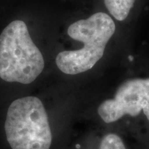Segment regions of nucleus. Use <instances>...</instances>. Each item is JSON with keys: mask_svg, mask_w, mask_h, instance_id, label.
<instances>
[{"mask_svg": "<svg viewBox=\"0 0 149 149\" xmlns=\"http://www.w3.org/2000/svg\"><path fill=\"white\" fill-rule=\"evenodd\" d=\"M115 30L113 19L103 12L73 22L67 33L72 40L82 43L83 47L60 52L55 59L57 66L64 73L72 75L91 70L102 58Z\"/></svg>", "mask_w": 149, "mask_h": 149, "instance_id": "obj_1", "label": "nucleus"}, {"mask_svg": "<svg viewBox=\"0 0 149 149\" xmlns=\"http://www.w3.org/2000/svg\"><path fill=\"white\" fill-rule=\"evenodd\" d=\"M44 64V57L25 22H10L0 35V78L29 84L42 73Z\"/></svg>", "mask_w": 149, "mask_h": 149, "instance_id": "obj_2", "label": "nucleus"}, {"mask_svg": "<svg viewBox=\"0 0 149 149\" xmlns=\"http://www.w3.org/2000/svg\"><path fill=\"white\" fill-rule=\"evenodd\" d=\"M6 139L12 149H50L52 133L44 104L29 96L11 103L5 122Z\"/></svg>", "mask_w": 149, "mask_h": 149, "instance_id": "obj_3", "label": "nucleus"}, {"mask_svg": "<svg viewBox=\"0 0 149 149\" xmlns=\"http://www.w3.org/2000/svg\"><path fill=\"white\" fill-rule=\"evenodd\" d=\"M97 111L107 124L116 122L125 115L136 117L141 111L149 121V78L126 80L118 87L114 98L102 102Z\"/></svg>", "mask_w": 149, "mask_h": 149, "instance_id": "obj_4", "label": "nucleus"}, {"mask_svg": "<svg viewBox=\"0 0 149 149\" xmlns=\"http://www.w3.org/2000/svg\"><path fill=\"white\" fill-rule=\"evenodd\" d=\"M108 11L115 19L123 22L128 17L135 0H104Z\"/></svg>", "mask_w": 149, "mask_h": 149, "instance_id": "obj_5", "label": "nucleus"}, {"mask_svg": "<svg viewBox=\"0 0 149 149\" xmlns=\"http://www.w3.org/2000/svg\"><path fill=\"white\" fill-rule=\"evenodd\" d=\"M100 149H126V147L118 135L110 133L102 139Z\"/></svg>", "mask_w": 149, "mask_h": 149, "instance_id": "obj_6", "label": "nucleus"}, {"mask_svg": "<svg viewBox=\"0 0 149 149\" xmlns=\"http://www.w3.org/2000/svg\"><path fill=\"white\" fill-rule=\"evenodd\" d=\"M76 147H77V148H80V146H79V145H77Z\"/></svg>", "mask_w": 149, "mask_h": 149, "instance_id": "obj_7", "label": "nucleus"}]
</instances>
